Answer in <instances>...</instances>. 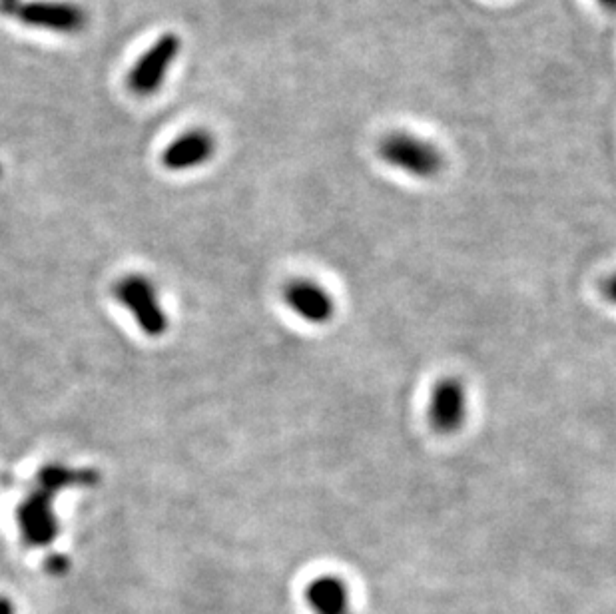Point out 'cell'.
Wrapping results in <instances>:
<instances>
[{
    "mask_svg": "<svg viewBox=\"0 0 616 614\" xmlns=\"http://www.w3.org/2000/svg\"><path fill=\"white\" fill-rule=\"evenodd\" d=\"M377 152L383 162L415 178H433L443 168V156L433 144L405 132L385 136Z\"/></svg>",
    "mask_w": 616,
    "mask_h": 614,
    "instance_id": "cell-1",
    "label": "cell"
},
{
    "mask_svg": "<svg viewBox=\"0 0 616 614\" xmlns=\"http://www.w3.org/2000/svg\"><path fill=\"white\" fill-rule=\"evenodd\" d=\"M114 296L122 306L132 313L138 327L146 335L160 337V335L166 333L168 317L162 309L154 284L148 278H144L140 274H130V276L122 278L114 286Z\"/></svg>",
    "mask_w": 616,
    "mask_h": 614,
    "instance_id": "cell-2",
    "label": "cell"
},
{
    "mask_svg": "<svg viewBox=\"0 0 616 614\" xmlns=\"http://www.w3.org/2000/svg\"><path fill=\"white\" fill-rule=\"evenodd\" d=\"M182 50V40L174 32L162 34L132 66L128 74V88L136 96H152L164 84L172 64Z\"/></svg>",
    "mask_w": 616,
    "mask_h": 614,
    "instance_id": "cell-3",
    "label": "cell"
},
{
    "mask_svg": "<svg viewBox=\"0 0 616 614\" xmlns=\"http://www.w3.org/2000/svg\"><path fill=\"white\" fill-rule=\"evenodd\" d=\"M24 26L48 30L54 34H78L86 28V10L68 0H28L16 10Z\"/></svg>",
    "mask_w": 616,
    "mask_h": 614,
    "instance_id": "cell-4",
    "label": "cell"
},
{
    "mask_svg": "<svg viewBox=\"0 0 616 614\" xmlns=\"http://www.w3.org/2000/svg\"><path fill=\"white\" fill-rule=\"evenodd\" d=\"M54 495L36 487L28 493L16 511L22 539L30 547H48L60 535V523L54 513Z\"/></svg>",
    "mask_w": 616,
    "mask_h": 614,
    "instance_id": "cell-5",
    "label": "cell"
},
{
    "mask_svg": "<svg viewBox=\"0 0 616 614\" xmlns=\"http://www.w3.org/2000/svg\"><path fill=\"white\" fill-rule=\"evenodd\" d=\"M465 389L457 379H443L435 385L429 405V421L439 433H455L465 419Z\"/></svg>",
    "mask_w": 616,
    "mask_h": 614,
    "instance_id": "cell-6",
    "label": "cell"
},
{
    "mask_svg": "<svg viewBox=\"0 0 616 614\" xmlns=\"http://www.w3.org/2000/svg\"><path fill=\"white\" fill-rule=\"evenodd\" d=\"M216 152V140L206 130H190L176 138L162 154V164L172 172H186L206 164Z\"/></svg>",
    "mask_w": 616,
    "mask_h": 614,
    "instance_id": "cell-7",
    "label": "cell"
},
{
    "mask_svg": "<svg viewBox=\"0 0 616 614\" xmlns=\"http://www.w3.org/2000/svg\"><path fill=\"white\" fill-rule=\"evenodd\" d=\"M284 298L302 319L309 323H325L333 315V302L329 294L308 280H296L288 284Z\"/></svg>",
    "mask_w": 616,
    "mask_h": 614,
    "instance_id": "cell-8",
    "label": "cell"
},
{
    "mask_svg": "<svg viewBox=\"0 0 616 614\" xmlns=\"http://www.w3.org/2000/svg\"><path fill=\"white\" fill-rule=\"evenodd\" d=\"M306 601L313 614H351L345 583L331 575L317 577L309 583Z\"/></svg>",
    "mask_w": 616,
    "mask_h": 614,
    "instance_id": "cell-9",
    "label": "cell"
},
{
    "mask_svg": "<svg viewBox=\"0 0 616 614\" xmlns=\"http://www.w3.org/2000/svg\"><path fill=\"white\" fill-rule=\"evenodd\" d=\"M98 483V473L92 469H70L64 465H46L38 473V487L56 495L70 487H92Z\"/></svg>",
    "mask_w": 616,
    "mask_h": 614,
    "instance_id": "cell-10",
    "label": "cell"
},
{
    "mask_svg": "<svg viewBox=\"0 0 616 614\" xmlns=\"http://www.w3.org/2000/svg\"><path fill=\"white\" fill-rule=\"evenodd\" d=\"M46 569L52 573V575H60L68 569V561L62 557V555H52L48 561H46Z\"/></svg>",
    "mask_w": 616,
    "mask_h": 614,
    "instance_id": "cell-11",
    "label": "cell"
},
{
    "mask_svg": "<svg viewBox=\"0 0 616 614\" xmlns=\"http://www.w3.org/2000/svg\"><path fill=\"white\" fill-rule=\"evenodd\" d=\"M22 0H0V14L2 16H12L20 8Z\"/></svg>",
    "mask_w": 616,
    "mask_h": 614,
    "instance_id": "cell-12",
    "label": "cell"
},
{
    "mask_svg": "<svg viewBox=\"0 0 616 614\" xmlns=\"http://www.w3.org/2000/svg\"><path fill=\"white\" fill-rule=\"evenodd\" d=\"M0 614H16L14 603L8 597H0Z\"/></svg>",
    "mask_w": 616,
    "mask_h": 614,
    "instance_id": "cell-13",
    "label": "cell"
},
{
    "mask_svg": "<svg viewBox=\"0 0 616 614\" xmlns=\"http://www.w3.org/2000/svg\"><path fill=\"white\" fill-rule=\"evenodd\" d=\"M605 8H615L616 0H599Z\"/></svg>",
    "mask_w": 616,
    "mask_h": 614,
    "instance_id": "cell-14",
    "label": "cell"
}]
</instances>
